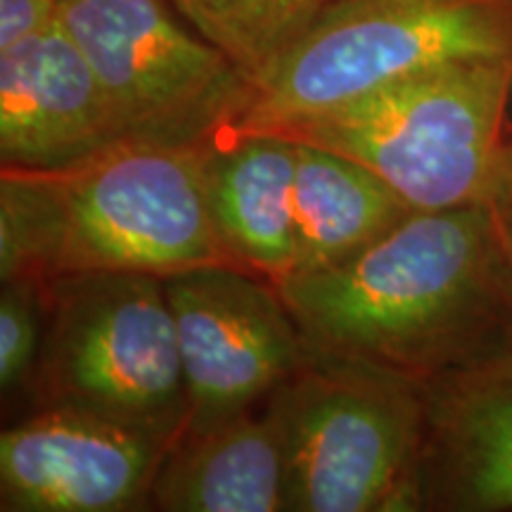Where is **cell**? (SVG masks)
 <instances>
[{
	"mask_svg": "<svg viewBox=\"0 0 512 512\" xmlns=\"http://www.w3.org/2000/svg\"><path fill=\"white\" fill-rule=\"evenodd\" d=\"M124 143L91 64L57 19L0 50L3 169L60 171Z\"/></svg>",
	"mask_w": 512,
	"mask_h": 512,
	"instance_id": "cell-10",
	"label": "cell"
},
{
	"mask_svg": "<svg viewBox=\"0 0 512 512\" xmlns=\"http://www.w3.org/2000/svg\"><path fill=\"white\" fill-rule=\"evenodd\" d=\"M166 448L147 434L74 406H43L0 434L5 512L150 510Z\"/></svg>",
	"mask_w": 512,
	"mask_h": 512,
	"instance_id": "cell-9",
	"label": "cell"
},
{
	"mask_svg": "<svg viewBox=\"0 0 512 512\" xmlns=\"http://www.w3.org/2000/svg\"><path fill=\"white\" fill-rule=\"evenodd\" d=\"M463 60H512V3L335 0L256 83L230 133L268 131Z\"/></svg>",
	"mask_w": 512,
	"mask_h": 512,
	"instance_id": "cell-6",
	"label": "cell"
},
{
	"mask_svg": "<svg viewBox=\"0 0 512 512\" xmlns=\"http://www.w3.org/2000/svg\"><path fill=\"white\" fill-rule=\"evenodd\" d=\"M508 3H512V0H508Z\"/></svg>",
	"mask_w": 512,
	"mask_h": 512,
	"instance_id": "cell-19",
	"label": "cell"
},
{
	"mask_svg": "<svg viewBox=\"0 0 512 512\" xmlns=\"http://www.w3.org/2000/svg\"><path fill=\"white\" fill-rule=\"evenodd\" d=\"M256 86L335 0H169Z\"/></svg>",
	"mask_w": 512,
	"mask_h": 512,
	"instance_id": "cell-15",
	"label": "cell"
},
{
	"mask_svg": "<svg viewBox=\"0 0 512 512\" xmlns=\"http://www.w3.org/2000/svg\"><path fill=\"white\" fill-rule=\"evenodd\" d=\"M297 143L275 133H226L209 147L207 195L223 242L242 268L283 283L297 261Z\"/></svg>",
	"mask_w": 512,
	"mask_h": 512,
	"instance_id": "cell-12",
	"label": "cell"
},
{
	"mask_svg": "<svg viewBox=\"0 0 512 512\" xmlns=\"http://www.w3.org/2000/svg\"><path fill=\"white\" fill-rule=\"evenodd\" d=\"M285 458V512L420 510L427 384L320 349L266 399Z\"/></svg>",
	"mask_w": 512,
	"mask_h": 512,
	"instance_id": "cell-4",
	"label": "cell"
},
{
	"mask_svg": "<svg viewBox=\"0 0 512 512\" xmlns=\"http://www.w3.org/2000/svg\"><path fill=\"white\" fill-rule=\"evenodd\" d=\"M491 207H494L498 235H501L505 266H508L510 287H512V183L496 197L494 202H491Z\"/></svg>",
	"mask_w": 512,
	"mask_h": 512,
	"instance_id": "cell-18",
	"label": "cell"
},
{
	"mask_svg": "<svg viewBox=\"0 0 512 512\" xmlns=\"http://www.w3.org/2000/svg\"><path fill=\"white\" fill-rule=\"evenodd\" d=\"M46 325L43 290L34 283L10 280L0 294V387L12 392L34 373Z\"/></svg>",
	"mask_w": 512,
	"mask_h": 512,
	"instance_id": "cell-16",
	"label": "cell"
},
{
	"mask_svg": "<svg viewBox=\"0 0 512 512\" xmlns=\"http://www.w3.org/2000/svg\"><path fill=\"white\" fill-rule=\"evenodd\" d=\"M211 145L124 143L60 171L3 169V283L46 292L69 275L240 266L209 209Z\"/></svg>",
	"mask_w": 512,
	"mask_h": 512,
	"instance_id": "cell-2",
	"label": "cell"
},
{
	"mask_svg": "<svg viewBox=\"0 0 512 512\" xmlns=\"http://www.w3.org/2000/svg\"><path fill=\"white\" fill-rule=\"evenodd\" d=\"M150 510L285 512L283 441L266 403L183 432L164 453Z\"/></svg>",
	"mask_w": 512,
	"mask_h": 512,
	"instance_id": "cell-13",
	"label": "cell"
},
{
	"mask_svg": "<svg viewBox=\"0 0 512 512\" xmlns=\"http://www.w3.org/2000/svg\"><path fill=\"white\" fill-rule=\"evenodd\" d=\"M60 0H0V50L48 29Z\"/></svg>",
	"mask_w": 512,
	"mask_h": 512,
	"instance_id": "cell-17",
	"label": "cell"
},
{
	"mask_svg": "<svg viewBox=\"0 0 512 512\" xmlns=\"http://www.w3.org/2000/svg\"><path fill=\"white\" fill-rule=\"evenodd\" d=\"M275 287L311 344L420 382L512 351V287L491 204L415 211L342 264Z\"/></svg>",
	"mask_w": 512,
	"mask_h": 512,
	"instance_id": "cell-1",
	"label": "cell"
},
{
	"mask_svg": "<svg viewBox=\"0 0 512 512\" xmlns=\"http://www.w3.org/2000/svg\"><path fill=\"white\" fill-rule=\"evenodd\" d=\"M510 93L512 60L448 62L259 133L356 159L418 211L491 204L512 183Z\"/></svg>",
	"mask_w": 512,
	"mask_h": 512,
	"instance_id": "cell-3",
	"label": "cell"
},
{
	"mask_svg": "<svg viewBox=\"0 0 512 512\" xmlns=\"http://www.w3.org/2000/svg\"><path fill=\"white\" fill-rule=\"evenodd\" d=\"M43 302L31 373L43 406L105 415L169 451L188 427L190 401L162 275H69L43 292Z\"/></svg>",
	"mask_w": 512,
	"mask_h": 512,
	"instance_id": "cell-5",
	"label": "cell"
},
{
	"mask_svg": "<svg viewBox=\"0 0 512 512\" xmlns=\"http://www.w3.org/2000/svg\"><path fill=\"white\" fill-rule=\"evenodd\" d=\"M415 211L356 159L297 143V261L292 275L342 264L384 238Z\"/></svg>",
	"mask_w": 512,
	"mask_h": 512,
	"instance_id": "cell-14",
	"label": "cell"
},
{
	"mask_svg": "<svg viewBox=\"0 0 512 512\" xmlns=\"http://www.w3.org/2000/svg\"><path fill=\"white\" fill-rule=\"evenodd\" d=\"M169 0H60L57 22L86 55L121 138L211 145L233 131L254 86Z\"/></svg>",
	"mask_w": 512,
	"mask_h": 512,
	"instance_id": "cell-7",
	"label": "cell"
},
{
	"mask_svg": "<svg viewBox=\"0 0 512 512\" xmlns=\"http://www.w3.org/2000/svg\"><path fill=\"white\" fill-rule=\"evenodd\" d=\"M425 384L420 510H512V351Z\"/></svg>",
	"mask_w": 512,
	"mask_h": 512,
	"instance_id": "cell-11",
	"label": "cell"
},
{
	"mask_svg": "<svg viewBox=\"0 0 512 512\" xmlns=\"http://www.w3.org/2000/svg\"><path fill=\"white\" fill-rule=\"evenodd\" d=\"M188 387V430L261 406L302 363L309 339L278 287L233 264L162 275Z\"/></svg>",
	"mask_w": 512,
	"mask_h": 512,
	"instance_id": "cell-8",
	"label": "cell"
}]
</instances>
